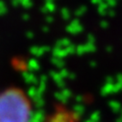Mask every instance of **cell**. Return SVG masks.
Segmentation results:
<instances>
[{"mask_svg":"<svg viewBox=\"0 0 122 122\" xmlns=\"http://www.w3.org/2000/svg\"><path fill=\"white\" fill-rule=\"evenodd\" d=\"M35 104L24 87L9 86L0 91V122H32Z\"/></svg>","mask_w":122,"mask_h":122,"instance_id":"obj_1","label":"cell"},{"mask_svg":"<svg viewBox=\"0 0 122 122\" xmlns=\"http://www.w3.org/2000/svg\"><path fill=\"white\" fill-rule=\"evenodd\" d=\"M43 122H81V114L72 106L58 102L51 107Z\"/></svg>","mask_w":122,"mask_h":122,"instance_id":"obj_2","label":"cell"}]
</instances>
